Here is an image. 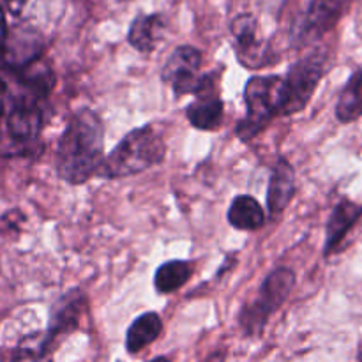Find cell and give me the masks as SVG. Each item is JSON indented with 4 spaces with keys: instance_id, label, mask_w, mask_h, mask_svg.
Returning a JSON list of instances; mask_svg holds the SVG:
<instances>
[{
    "instance_id": "cell-1",
    "label": "cell",
    "mask_w": 362,
    "mask_h": 362,
    "mask_svg": "<svg viewBox=\"0 0 362 362\" xmlns=\"http://www.w3.org/2000/svg\"><path fill=\"white\" fill-rule=\"evenodd\" d=\"M105 161V124L88 108L73 113L60 136L55 156L57 173L67 184L87 182Z\"/></svg>"
},
{
    "instance_id": "cell-2",
    "label": "cell",
    "mask_w": 362,
    "mask_h": 362,
    "mask_svg": "<svg viewBox=\"0 0 362 362\" xmlns=\"http://www.w3.org/2000/svg\"><path fill=\"white\" fill-rule=\"evenodd\" d=\"M166 156L163 134L152 124L129 131L105 158L98 175L105 179H122L136 175L159 165Z\"/></svg>"
},
{
    "instance_id": "cell-3",
    "label": "cell",
    "mask_w": 362,
    "mask_h": 362,
    "mask_svg": "<svg viewBox=\"0 0 362 362\" xmlns=\"http://www.w3.org/2000/svg\"><path fill=\"white\" fill-rule=\"evenodd\" d=\"M246 117L237 124L235 134L240 141H250L269 126L274 117H281L283 78L253 76L244 87Z\"/></svg>"
},
{
    "instance_id": "cell-4",
    "label": "cell",
    "mask_w": 362,
    "mask_h": 362,
    "mask_svg": "<svg viewBox=\"0 0 362 362\" xmlns=\"http://www.w3.org/2000/svg\"><path fill=\"white\" fill-rule=\"evenodd\" d=\"M296 285V274L288 267H278L262 281L258 296L243 308L239 324L246 336H260L269 318L285 304Z\"/></svg>"
},
{
    "instance_id": "cell-5",
    "label": "cell",
    "mask_w": 362,
    "mask_h": 362,
    "mask_svg": "<svg viewBox=\"0 0 362 362\" xmlns=\"http://www.w3.org/2000/svg\"><path fill=\"white\" fill-rule=\"evenodd\" d=\"M329 53L327 49H315L300 57L283 78V106L281 117L296 115L306 108L313 98L315 90L320 85L322 78L327 73Z\"/></svg>"
},
{
    "instance_id": "cell-6",
    "label": "cell",
    "mask_w": 362,
    "mask_h": 362,
    "mask_svg": "<svg viewBox=\"0 0 362 362\" xmlns=\"http://www.w3.org/2000/svg\"><path fill=\"white\" fill-rule=\"evenodd\" d=\"M352 2L354 0H311L292 41H296L297 46H306L322 39L334 30L349 13Z\"/></svg>"
},
{
    "instance_id": "cell-7",
    "label": "cell",
    "mask_w": 362,
    "mask_h": 362,
    "mask_svg": "<svg viewBox=\"0 0 362 362\" xmlns=\"http://www.w3.org/2000/svg\"><path fill=\"white\" fill-rule=\"evenodd\" d=\"M202 53L194 46H177L161 71L163 81L172 85L177 98L194 94L200 88L204 74H200Z\"/></svg>"
},
{
    "instance_id": "cell-8",
    "label": "cell",
    "mask_w": 362,
    "mask_h": 362,
    "mask_svg": "<svg viewBox=\"0 0 362 362\" xmlns=\"http://www.w3.org/2000/svg\"><path fill=\"white\" fill-rule=\"evenodd\" d=\"M85 293L81 290H71L66 296L60 297L52 308V313H49V324L48 331L42 336V354L52 352L53 346L67 336L69 332H73L74 329L80 324L81 313L85 310Z\"/></svg>"
},
{
    "instance_id": "cell-9",
    "label": "cell",
    "mask_w": 362,
    "mask_h": 362,
    "mask_svg": "<svg viewBox=\"0 0 362 362\" xmlns=\"http://www.w3.org/2000/svg\"><path fill=\"white\" fill-rule=\"evenodd\" d=\"M230 28H232L233 41H235V53L244 67L258 69V67H264L265 64L272 62V59L269 57L271 49L258 35V20L253 14H239L237 18H233Z\"/></svg>"
},
{
    "instance_id": "cell-10",
    "label": "cell",
    "mask_w": 362,
    "mask_h": 362,
    "mask_svg": "<svg viewBox=\"0 0 362 362\" xmlns=\"http://www.w3.org/2000/svg\"><path fill=\"white\" fill-rule=\"evenodd\" d=\"M197 99L187 105L186 117L194 129L214 131L221 126L225 115V103L216 90V80L212 74L205 80L202 88L194 92Z\"/></svg>"
},
{
    "instance_id": "cell-11",
    "label": "cell",
    "mask_w": 362,
    "mask_h": 362,
    "mask_svg": "<svg viewBox=\"0 0 362 362\" xmlns=\"http://www.w3.org/2000/svg\"><path fill=\"white\" fill-rule=\"evenodd\" d=\"M362 218V205L356 202L343 198L332 209L329 216L327 226H325V244H324V257H332L338 253L341 244L345 243L350 230L357 225Z\"/></svg>"
},
{
    "instance_id": "cell-12",
    "label": "cell",
    "mask_w": 362,
    "mask_h": 362,
    "mask_svg": "<svg viewBox=\"0 0 362 362\" xmlns=\"http://www.w3.org/2000/svg\"><path fill=\"white\" fill-rule=\"evenodd\" d=\"M296 194V172L286 158H279L274 165L267 187V212L271 219H278L285 212Z\"/></svg>"
},
{
    "instance_id": "cell-13",
    "label": "cell",
    "mask_w": 362,
    "mask_h": 362,
    "mask_svg": "<svg viewBox=\"0 0 362 362\" xmlns=\"http://www.w3.org/2000/svg\"><path fill=\"white\" fill-rule=\"evenodd\" d=\"M42 129L41 110L32 101H20L7 113V131L11 138L21 144L34 141Z\"/></svg>"
},
{
    "instance_id": "cell-14",
    "label": "cell",
    "mask_w": 362,
    "mask_h": 362,
    "mask_svg": "<svg viewBox=\"0 0 362 362\" xmlns=\"http://www.w3.org/2000/svg\"><path fill=\"white\" fill-rule=\"evenodd\" d=\"M166 21L161 14H138L127 32V42L140 53L154 52L165 34Z\"/></svg>"
},
{
    "instance_id": "cell-15",
    "label": "cell",
    "mask_w": 362,
    "mask_h": 362,
    "mask_svg": "<svg viewBox=\"0 0 362 362\" xmlns=\"http://www.w3.org/2000/svg\"><path fill=\"white\" fill-rule=\"evenodd\" d=\"M228 223L240 232H255L265 225V211L251 194H239L228 207Z\"/></svg>"
},
{
    "instance_id": "cell-16",
    "label": "cell",
    "mask_w": 362,
    "mask_h": 362,
    "mask_svg": "<svg viewBox=\"0 0 362 362\" xmlns=\"http://www.w3.org/2000/svg\"><path fill=\"white\" fill-rule=\"evenodd\" d=\"M163 332V320L158 313L148 311L134 318L126 334V350L127 354H138L147 349L148 345L159 338Z\"/></svg>"
},
{
    "instance_id": "cell-17",
    "label": "cell",
    "mask_w": 362,
    "mask_h": 362,
    "mask_svg": "<svg viewBox=\"0 0 362 362\" xmlns=\"http://www.w3.org/2000/svg\"><path fill=\"white\" fill-rule=\"evenodd\" d=\"M336 119L341 124L362 119V67L349 78L336 103Z\"/></svg>"
},
{
    "instance_id": "cell-18",
    "label": "cell",
    "mask_w": 362,
    "mask_h": 362,
    "mask_svg": "<svg viewBox=\"0 0 362 362\" xmlns=\"http://www.w3.org/2000/svg\"><path fill=\"white\" fill-rule=\"evenodd\" d=\"M193 264L187 260H170L158 267L154 274V288L161 296H170L182 288L193 276Z\"/></svg>"
},
{
    "instance_id": "cell-19",
    "label": "cell",
    "mask_w": 362,
    "mask_h": 362,
    "mask_svg": "<svg viewBox=\"0 0 362 362\" xmlns=\"http://www.w3.org/2000/svg\"><path fill=\"white\" fill-rule=\"evenodd\" d=\"M20 67L21 81H25L32 90H35L37 94H48V92L52 90L53 83H55V76H53L49 66L39 62V57Z\"/></svg>"
},
{
    "instance_id": "cell-20",
    "label": "cell",
    "mask_w": 362,
    "mask_h": 362,
    "mask_svg": "<svg viewBox=\"0 0 362 362\" xmlns=\"http://www.w3.org/2000/svg\"><path fill=\"white\" fill-rule=\"evenodd\" d=\"M7 35V23H6V14H4V9L0 7V46L4 45Z\"/></svg>"
},
{
    "instance_id": "cell-21",
    "label": "cell",
    "mask_w": 362,
    "mask_h": 362,
    "mask_svg": "<svg viewBox=\"0 0 362 362\" xmlns=\"http://www.w3.org/2000/svg\"><path fill=\"white\" fill-rule=\"evenodd\" d=\"M6 83L0 80V115H4V106H6Z\"/></svg>"
}]
</instances>
